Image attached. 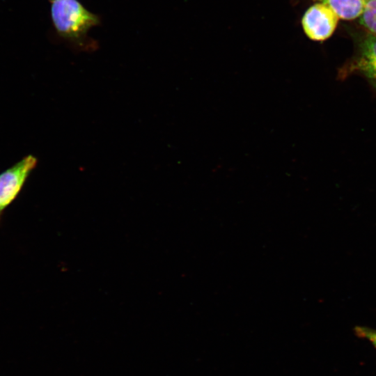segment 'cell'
I'll return each instance as SVG.
<instances>
[{
  "mask_svg": "<svg viewBox=\"0 0 376 376\" xmlns=\"http://www.w3.org/2000/svg\"><path fill=\"white\" fill-rule=\"evenodd\" d=\"M329 6L340 19L352 20L359 18L364 10V0H313Z\"/></svg>",
  "mask_w": 376,
  "mask_h": 376,
  "instance_id": "5b68a950",
  "label": "cell"
},
{
  "mask_svg": "<svg viewBox=\"0 0 376 376\" xmlns=\"http://www.w3.org/2000/svg\"><path fill=\"white\" fill-rule=\"evenodd\" d=\"M36 164L37 159L29 155L0 174V214L18 195Z\"/></svg>",
  "mask_w": 376,
  "mask_h": 376,
  "instance_id": "277c9868",
  "label": "cell"
},
{
  "mask_svg": "<svg viewBox=\"0 0 376 376\" xmlns=\"http://www.w3.org/2000/svg\"><path fill=\"white\" fill-rule=\"evenodd\" d=\"M339 19L329 6L317 2L306 10L301 19V24L308 38L323 41L332 36Z\"/></svg>",
  "mask_w": 376,
  "mask_h": 376,
  "instance_id": "3957f363",
  "label": "cell"
},
{
  "mask_svg": "<svg viewBox=\"0 0 376 376\" xmlns=\"http://www.w3.org/2000/svg\"><path fill=\"white\" fill-rule=\"evenodd\" d=\"M359 23L365 31L376 36V0L366 1Z\"/></svg>",
  "mask_w": 376,
  "mask_h": 376,
  "instance_id": "8992f818",
  "label": "cell"
},
{
  "mask_svg": "<svg viewBox=\"0 0 376 376\" xmlns=\"http://www.w3.org/2000/svg\"><path fill=\"white\" fill-rule=\"evenodd\" d=\"M51 17L58 34L72 42L80 44L88 31L98 25V15L88 10L78 0H54Z\"/></svg>",
  "mask_w": 376,
  "mask_h": 376,
  "instance_id": "6da1fadb",
  "label": "cell"
},
{
  "mask_svg": "<svg viewBox=\"0 0 376 376\" xmlns=\"http://www.w3.org/2000/svg\"><path fill=\"white\" fill-rule=\"evenodd\" d=\"M354 331L356 336L368 340L376 348V329L365 326H356Z\"/></svg>",
  "mask_w": 376,
  "mask_h": 376,
  "instance_id": "52a82bcc",
  "label": "cell"
},
{
  "mask_svg": "<svg viewBox=\"0 0 376 376\" xmlns=\"http://www.w3.org/2000/svg\"><path fill=\"white\" fill-rule=\"evenodd\" d=\"M365 1H368V0H364Z\"/></svg>",
  "mask_w": 376,
  "mask_h": 376,
  "instance_id": "ba28073f",
  "label": "cell"
},
{
  "mask_svg": "<svg viewBox=\"0 0 376 376\" xmlns=\"http://www.w3.org/2000/svg\"><path fill=\"white\" fill-rule=\"evenodd\" d=\"M52 1H54V0H51Z\"/></svg>",
  "mask_w": 376,
  "mask_h": 376,
  "instance_id": "9c48e42d",
  "label": "cell"
},
{
  "mask_svg": "<svg viewBox=\"0 0 376 376\" xmlns=\"http://www.w3.org/2000/svg\"><path fill=\"white\" fill-rule=\"evenodd\" d=\"M354 54L338 72L340 78L358 74L376 91V36L363 31L354 34Z\"/></svg>",
  "mask_w": 376,
  "mask_h": 376,
  "instance_id": "7a4b0ae2",
  "label": "cell"
}]
</instances>
